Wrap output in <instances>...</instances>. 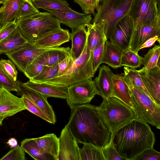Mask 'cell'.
Segmentation results:
<instances>
[{"mask_svg": "<svg viewBox=\"0 0 160 160\" xmlns=\"http://www.w3.org/2000/svg\"><path fill=\"white\" fill-rule=\"evenodd\" d=\"M157 35L160 36V17L133 31L128 49L138 53L141 46L146 40Z\"/></svg>", "mask_w": 160, "mask_h": 160, "instance_id": "obj_12", "label": "cell"}, {"mask_svg": "<svg viewBox=\"0 0 160 160\" xmlns=\"http://www.w3.org/2000/svg\"><path fill=\"white\" fill-rule=\"evenodd\" d=\"M0 67L14 80H17L18 72L15 64L10 59H1Z\"/></svg>", "mask_w": 160, "mask_h": 160, "instance_id": "obj_43", "label": "cell"}, {"mask_svg": "<svg viewBox=\"0 0 160 160\" xmlns=\"http://www.w3.org/2000/svg\"><path fill=\"white\" fill-rule=\"evenodd\" d=\"M79 160H105L101 148L90 144H84L79 149Z\"/></svg>", "mask_w": 160, "mask_h": 160, "instance_id": "obj_32", "label": "cell"}, {"mask_svg": "<svg viewBox=\"0 0 160 160\" xmlns=\"http://www.w3.org/2000/svg\"><path fill=\"white\" fill-rule=\"evenodd\" d=\"M114 74L109 67L102 65L99 67L98 76L93 81L98 92V95L103 98L112 97V78Z\"/></svg>", "mask_w": 160, "mask_h": 160, "instance_id": "obj_19", "label": "cell"}, {"mask_svg": "<svg viewBox=\"0 0 160 160\" xmlns=\"http://www.w3.org/2000/svg\"><path fill=\"white\" fill-rule=\"evenodd\" d=\"M51 48H42L36 46L34 43L28 42L18 50L6 54L18 70L23 73L27 66L36 58Z\"/></svg>", "mask_w": 160, "mask_h": 160, "instance_id": "obj_10", "label": "cell"}, {"mask_svg": "<svg viewBox=\"0 0 160 160\" xmlns=\"http://www.w3.org/2000/svg\"><path fill=\"white\" fill-rule=\"evenodd\" d=\"M21 98H18L3 87H0V115L5 118L26 110Z\"/></svg>", "mask_w": 160, "mask_h": 160, "instance_id": "obj_16", "label": "cell"}, {"mask_svg": "<svg viewBox=\"0 0 160 160\" xmlns=\"http://www.w3.org/2000/svg\"><path fill=\"white\" fill-rule=\"evenodd\" d=\"M128 15L133 21V31L160 17V10L155 0H134Z\"/></svg>", "mask_w": 160, "mask_h": 160, "instance_id": "obj_8", "label": "cell"}, {"mask_svg": "<svg viewBox=\"0 0 160 160\" xmlns=\"http://www.w3.org/2000/svg\"><path fill=\"white\" fill-rule=\"evenodd\" d=\"M95 73L92 65V52L86 42L81 55L74 61L65 73L60 76L43 82L68 86L92 78Z\"/></svg>", "mask_w": 160, "mask_h": 160, "instance_id": "obj_6", "label": "cell"}, {"mask_svg": "<svg viewBox=\"0 0 160 160\" xmlns=\"http://www.w3.org/2000/svg\"><path fill=\"white\" fill-rule=\"evenodd\" d=\"M21 1L7 0L0 7V28L16 18Z\"/></svg>", "mask_w": 160, "mask_h": 160, "instance_id": "obj_27", "label": "cell"}, {"mask_svg": "<svg viewBox=\"0 0 160 160\" xmlns=\"http://www.w3.org/2000/svg\"><path fill=\"white\" fill-rule=\"evenodd\" d=\"M39 12L32 3L31 0H22L17 20L34 15Z\"/></svg>", "mask_w": 160, "mask_h": 160, "instance_id": "obj_36", "label": "cell"}, {"mask_svg": "<svg viewBox=\"0 0 160 160\" xmlns=\"http://www.w3.org/2000/svg\"><path fill=\"white\" fill-rule=\"evenodd\" d=\"M86 27L87 44L92 52L103 40L106 38L104 32V24L101 22L97 24L92 23L87 25Z\"/></svg>", "mask_w": 160, "mask_h": 160, "instance_id": "obj_28", "label": "cell"}, {"mask_svg": "<svg viewBox=\"0 0 160 160\" xmlns=\"http://www.w3.org/2000/svg\"><path fill=\"white\" fill-rule=\"evenodd\" d=\"M96 107L89 103L75 107L66 125L78 142L101 148L109 142L111 132L103 124Z\"/></svg>", "mask_w": 160, "mask_h": 160, "instance_id": "obj_1", "label": "cell"}, {"mask_svg": "<svg viewBox=\"0 0 160 160\" xmlns=\"http://www.w3.org/2000/svg\"><path fill=\"white\" fill-rule=\"evenodd\" d=\"M123 69L124 72L121 73L123 77L132 85L144 92L152 99L144 84L138 70L125 67Z\"/></svg>", "mask_w": 160, "mask_h": 160, "instance_id": "obj_31", "label": "cell"}, {"mask_svg": "<svg viewBox=\"0 0 160 160\" xmlns=\"http://www.w3.org/2000/svg\"><path fill=\"white\" fill-rule=\"evenodd\" d=\"M119 154L126 160H133L144 150L153 146L155 136L148 123L134 119L111 136Z\"/></svg>", "mask_w": 160, "mask_h": 160, "instance_id": "obj_2", "label": "cell"}, {"mask_svg": "<svg viewBox=\"0 0 160 160\" xmlns=\"http://www.w3.org/2000/svg\"><path fill=\"white\" fill-rule=\"evenodd\" d=\"M134 0H100L92 22L104 24V33L108 40L112 37L117 22L128 15Z\"/></svg>", "mask_w": 160, "mask_h": 160, "instance_id": "obj_5", "label": "cell"}, {"mask_svg": "<svg viewBox=\"0 0 160 160\" xmlns=\"http://www.w3.org/2000/svg\"><path fill=\"white\" fill-rule=\"evenodd\" d=\"M38 9L42 8L55 11L74 12L65 0H31Z\"/></svg>", "mask_w": 160, "mask_h": 160, "instance_id": "obj_29", "label": "cell"}, {"mask_svg": "<svg viewBox=\"0 0 160 160\" xmlns=\"http://www.w3.org/2000/svg\"><path fill=\"white\" fill-rule=\"evenodd\" d=\"M35 139L42 153L58 160L59 140L55 134H48Z\"/></svg>", "mask_w": 160, "mask_h": 160, "instance_id": "obj_23", "label": "cell"}, {"mask_svg": "<svg viewBox=\"0 0 160 160\" xmlns=\"http://www.w3.org/2000/svg\"><path fill=\"white\" fill-rule=\"evenodd\" d=\"M5 118L0 115V126L2 124L3 120Z\"/></svg>", "mask_w": 160, "mask_h": 160, "instance_id": "obj_51", "label": "cell"}, {"mask_svg": "<svg viewBox=\"0 0 160 160\" xmlns=\"http://www.w3.org/2000/svg\"><path fill=\"white\" fill-rule=\"evenodd\" d=\"M28 42L18 27L7 37L0 41V54L16 51L25 45Z\"/></svg>", "mask_w": 160, "mask_h": 160, "instance_id": "obj_25", "label": "cell"}, {"mask_svg": "<svg viewBox=\"0 0 160 160\" xmlns=\"http://www.w3.org/2000/svg\"><path fill=\"white\" fill-rule=\"evenodd\" d=\"M123 78L129 89L135 119L160 129V105Z\"/></svg>", "mask_w": 160, "mask_h": 160, "instance_id": "obj_7", "label": "cell"}, {"mask_svg": "<svg viewBox=\"0 0 160 160\" xmlns=\"http://www.w3.org/2000/svg\"><path fill=\"white\" fill-rule=\"evenodd\" d=\"M86 25H82L72 30L70 33L72 46L70 53L74 61L82 53L85 47L87 38Z\"/></svg>", "mask_w": 160, "mask_h": 160, "instance_id": "obj_22", "label": "cell"}, {"mask_svg": "<svg viewBox=\"0 0 160 160\" xmlns=\"http://www.w3.org/2000/svg\"><path fill=\"white\" fill-rule=\"evenodd\" d=\"M123 51L118 45L107 40L102 63L107 64L114 69L121 67Z\"/></svg>", "mask_w": 160, "mask_h": 160, "instance_id": "obj_26", "label": "cell"}, {"mask_svg": "<svg viewBox=\"0 0 160 160\" xmlns=\"http://www.w3.org/2000/svg\"><path fill=\"white\" fill-rule=\"evenodd\" d=\"M133 30V23L129 15L123 17L116 24L110 41L123 50L129 48Z\"/></svg>", "mask_w": 160, "mask_h": 160, "instance_id": "obj_13", "label": "cell"}, {"mask_svg": "<svg viewBox=\"0 0 160 160\" xmlns=\"http://www.w3.org/2000/svg\"><path fill=\"white\" fill-rule=\"evenodd\" d=\"M58 18L61 23L69 27L72 30L80 25L90 23L92 18L91 14L74 12H62L46 9Z\"/></svg>", "mask_w": 160, "mask_h": 160, "instance_id": "obj_17", "label": "cell"}, {"mask_svg": "<svg viewBox=\"0 0 160 160\" xmlns=\"http://www.w3.org/2000/svg\"><path fill=\"white\" fill-rule=\"evenodd\" d=\"M160 36L157 35L146 40L141 46L140 50L145 48L150 47L152 46L156 41L160 43Z\"/></svg>", "mask_w": 160, "mask_h": 160, "instance_id": "obj_48", "label": "cell"}, {"mask_svg": "<svg viewBox=\"0 0 160 160\" xmlns=\"http://www.w3.org/2000/svg\"><path fill=\"white\" fill-rule=\"evenodd\" d=\"M7 0H0V4H3Z\"/></svg>", "mask_w": 160, "mask_h": 160, "instance_id": "obj_52", "label": "cell"}, {"mask_svg": "<svg viewBox=\"0 0 160 160\" xmlns=\"http://www.w3.org/2000/svg\"><path fill=\"white\" fill-rule=\"evenodd\" d=\"M18 85V90L17 94L24 96L43 111L52 120V124L56 122V117L54 110L48 102L45 96L40 93L31 89L24 85L23 83L17 80Z\"/></svg>", "mask_w": 160, "mask_h": 160, "instance_id": "obj_15", "label": "cell"}, {"mask_svg": "<svg viewBox=\"0 0 160 160\" xmlns=\"http://www.w3.org/2000/svg\"><path fill=\"white\" fill-rule=\"evenodd\" d=\"M100 0H74L78 4L84 13L87 14L95 15V10L98 7Z\"/></svg>", "mask_w": 160, "mask_h": 160, "instance_id": "obj_41", "label": "cell"}, {"mask_svg": "<svg viewBox=\"0 0 160 160\" xmlns=\"http://www.w3.org/2000/svg\"><path fill=\"white\" fill-rule=\"evenodd\" d=\"M21 145L24 152L35 160H53L51 157L41 152L35 138H26L21 142Z\"/></svg>", "mask_w": 160, "mask_h": 160, "instance_id": "obj_30", "label": "cell"}, {"mask_svg": "<svg viewBox=\"0 0 160 160\" xmlns=\"http://www.w3.org/2000/svg\"><path fill=\"white\" fill-rule=\"evenodd\" d=\"M7 143L11 148L15 147L18 145L17 140L14 138H10L7 142Z\"/></svg>", "mask_w": 160, "mask_h": 160, "instance_id": "obj_49", "label": "cell"}, {"mask_svg": "<svg viewBox=\"0 0 160 160\" xmlns=\"http://www.w3.org/2000/svg\"><path fill=\"white\" fill-rule=\"evenodd\" d=\"M74 61L71 55H70L60 62L58 63L57 77L60 76L65 73L71 67Z\"/></svg>", "mask_w": 160, "mask_h": 160, "instance_id": "obj_47", "label": "cell"}, {"mask_svg": "<svg viewBox=\"0 0 160 160\" xmlns=\"http://www.w3.org/2000/svg\"><path fill=\"white\" fill-rule=\"evenodd\" d=\"M160 45H155L143 57L142 64L147 68L160 66Z\"/></svg>", "mask_w": 160, "mask_h": 160, "instance_id": "obj_34", "label": "cell"}, {"mask_svg": "<svg viewBox=\"0 0 160 160\" xmlns=\"http://www.w3.org/2000/svg\"><path fill=\"white\" fill-rule=\"evenodd\" d=\"M23 83L27 87L40 93L47 98L53 97L65 99L68 97L67 86L45 82H35L30 80Z\"/></svg>", "mask_w": 160, "mask_h": 160, "instance_id": "obj_18", "label": "cell"}, {"mask_svg": "<svg viewBox=\"0 0 160 160\" xmlns=\"http://www.w3.org/2000/svg\"><path fill=\"white\" fill-rule=\"evenodd\" d=\"M142 58L138 53L128 48L124 50L121 58V66L133 69L139 68L142 64Z\"/></svg>", "mask_w": 160, "mask_h": 160, "instance_id": "obj_33", "label": "cell"}, {"mask_svg": "<svg viewBox=\"0 0 160 160\" xmlns=\"http://www.w3.org/2000/svg\"><path fill=\"white\" fill-rule=\"evenodd\" d=\"M92 78L67 86L68 105L71 109L81 105L89 103L96 94H99Z\"/></svg>", "mask_w": 160, "mask_h": 160, "instance_id": "obj_9", "label": "cell"}, {"mask_svg": "<svg viewBox=\"0 0 160 160\" xmlns=\"http://www.w3.org/2000/svg\"><path fill=\"white\" fill-rule=\"evenodd\" d=\"M59 140L58 160H79L78 142L66 125L62 130Z\"/></svg>", "mask_w": 160, "mask_h": 160, "instance_id": "obj_11", "label": "cell"}, {"mask_svg": "<svg viewBox=\"0 0 160 160\" xmlns=\"http://www.w3.org/2000/svg\"><path fill=\"white\" fill-rule=\"evenodd\" d=\"M106 38L104 39L92 51L93 68L95 73L100 65L102 64Z\"/></svg>", "mask_w": 160, "mask_h": 160, "instance_id": "obj_38", "label": "cell"}, {"mask_svg": "<svg viewBox=\"0 0 160 160\" xmlns=\"http://www.w3.org/2000/svg\"><path fill=\"white\" fill-rule=\"evenodd\" d=\"M16 19L0 28V41L7 37L18 27Z\"/></svg>", "mask_w": 160, "mask_h": 160, "instance_id": "obj_46", "label": "cell"}, {"mask_svg": "<svg viewBox=\"0 0 160 160\" xmlns=\"http://www.w3.org/2000/svg\"><path fill=\"white\" fill-rule=\"evenodd\" d=\"M156 2L158 7V9L160 10V0H155Z\"/></svg>", "mask_w": 160, "mask_h": 160, "instance_id": "obj_50", "label": "cell"}, {"mask_svg": "<svg viewBox=\"0 0 160 160\" xmlns=\"http://www.w3.org/2000/svg\"><path fill=\"white\" fill-rule=\"evenodd\" d=\"M103 99L95 109L111 136L119 128L135 119L134 114L130 108L116 98Z\"/></svg>", "mask_w": 160, "mask_h": 160, "instance_id": "obj_4", "label": "cell"}, {"mask_svg": "<svg viewBox=\"0 0 160 160\" xmlns=\"http://www.w3.org/2000/svg\"><path fill=\"white\" fill-rule=\"evenodd\" d=\"M58 69V63L49 66H45L39 74L29 80L35 82H43L57 77Z\"/></svg>", "mask_w": 160, "mask_h": 160, "instance_id": "obj_35", "label": "cell"}, {"mask_svg": "<svg viewBox=\"0 0 160 160\" xmlns=\"http://www.w3.org/2000/svg\"><path fill=\"white\" fill-rule=\"evenodd\" d=\"M25 152L21 146L18 145L2 157L0 160H26Z\"/></svg>", "mask_w": 160, "mask_h": 160, "instance_id": "obj_42", "label": "cell"}, {"mask_svg": "<svg viewBox=\"0 0 160 160\" xmlns=\"http://www.w3.org/2000/svg\"><path fill=\"white\" fill-rule=\"evenodd\" d=\"M144 84L152 100L160 105V67L156 66L138 70Z\"/></svg>", "mask_w": 160, "mask_h": 160, "instance_id": "obj_14", "label": "cell"}, {"mask_svg": "<svg viewBox=\"0 0 160 160\" xmlns=\"http://www.w3.org/2000/svg\"><path fill=\"white\" fill-rule=\"evenodd\" d=\"M160 152L153 147L148 148L136 157L133 160H160Z\"/></svg>", "mask_w": 160, "mask_h": 160, "instance_id": "obj_44", "label": "cell"}, {"mask_svg": "<svg viewBox=\"0 0 160 160\" xmlns=\"http://www.w3.org/2000/svg\"><path fill=\"white\" fill-rule=\"evenodd\" d=\"M3 87L7 90L16 92L18 90L17 80H14L0 67V87Z\"/></svg>", "mask_w": 160, "mask_h": 160, "instance_id": "obj_39", "label": "cell"}, {"mask_svg": "<svg viewBox=\"0 0 160 160\" xmlns=\"http://www.w3.org/2000/svg\"><path fill=\"white\" fill-rule=\"evenodd\" d=\"M71 39L70 33L61 28L45 36L34 42L37 47L42 48L58 47Z\"/></svg>", "mask_w": 160, "mask_h": 160, "instance_id": "obj_20", "label": "cell"}, {"mask_svg": "<svg viewBox=\"0 0 160 160\" xmlns=\"http://www.w3.org/2000/svg\"><path fill=\"white\" fill-rule=\"evenodd\" d=\"M112 97L121 100L133 111V105L130 96L128 87L125 82L123 75L114 74L112 78Z\"/></svg>", "mask_w": 160, "mask_h": 160, "instance_id": "obj_24", "label": "cell"}, {"mask_svg": "<svg viewBox=\"0 0 160 160\" xmlns=\"http://www.w3.org/2000/svg\"><path fill=\"white\" fill-rule=\"evenodd\" d=\"M45 66L32 61L26 68L23 73L30 79L39 74Z\"/></svg>", "mask_w": 160, "mask_h": 160, "instance_id": "obj_45", "label": "cell"}, {"mask_svg": "<svg viewBox=\"0 0 160 160\" xmlns=\"http://www.w3.org/2000/svg\"><path fill=\"white\" fill-rule=\"evenodd\" d=\"M70 50L69 47L53 48L43 53L32 61L45 66H51L59 63L66 57L71 55Z\"/></svg>", "mask_w": 160, "mask_h": 160, "instance_id": "obj_21", "label": "cell"}, {"mask_svg": "<svg viewBox=\"0 0 160 160\" xmlns=\"http://www.w3.org/2000/svg\"><path fill=\"white\" fill-rule=\"evenodd\" d=\"M16 22L23 36L31 43L61 28L59 20L49 12H39Z\"/></svg>", "mask_w": 160, "mask_h": 160, "instance_id": "obj_3", "label": "cell"}, {"mask_svg": "<svg viewBox=\"0 0 160 160\" xmlns=\"http://www.w3.org/2000/svg\"><path fill=\"white\" fill-rule=\"evenodd\" d=\"M21 97L26 109L47 122L52 124V120L40 108L24 96H22Z\"/></svg>", "mask_w": 160, "mask_h": 160, "instance_id": "obj_37", "label": "cell"}, {"mask_svg": "<svg viewBox=\"0 0 160 160\" xmlns=\"http://www.w3.org/2000/svg\"><path fill=\"white\" fill-rule=\"evenodd\" d=\"M101 149L105 160H126L119 154L111 140Z\"/></svg>", "mask_w": 160, "mask_h": 160, "instance_id": "obj_40", "label": "cell"}]
</instances>
